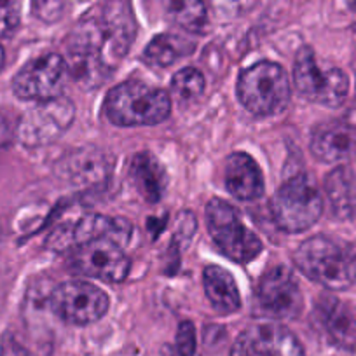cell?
I'll return each mask as SVG.
<instances>
[{
	"label": "cell",
	"instance_id": "obj_24",
	"mask_svg": "<svg viewBox=\"0 0 356 356\" xmlns=\"http://www.w3.org/2000/svg\"><path fill=\"white\" fill-rule=\"evenodd\" d=\"M171 91L175 97L182 102L196 100L204 91V77L200 70L193 67L182 68L173 75Z\"/></svg>",
	"mask_w": 356,
	"mask_h": 356
},
{
	"label": "cell",
	"instance_id": "obj_28",
	"mask_svg": "<svg viewBox=\"0 0 356 356\" xmlns=\"http://www.w3.org/2000/svg\"><path fill=\"white\" fill-rule=\"evenodd\" d=\"M213 8L225 16H239L253 8L255 0H210Z\"/></svg>",
	"mask_w": 356,
	"mask_h": 356
},
{
	"label": "cell",
	"instance_id": "obj_9",
	"mask_svg": "<svg viewBox=\"0 0 356 356\" xmlns=\"http://www.w3.org/2000/svg\"><path fill=\"white\" fill-rule=\"evenodd\" d=\"M108 296L88 282H67L58 285L49 297L51 311L72 325H89L108 311Z\"/></svg>",
	"mask_w": 356,
	"mask_h": 356
},
{
	"label": "cell",
	"instance_id": "obj_8",
	"mask_svg": "<svg viewBox=\"0 0 356 356\" xmlns=\"http://www.w3.org/2000/svg\"><path fill=\"white\" fill-rule=\"evenodd\" d=\"M68 67L63 56L44 54L29 61L13 79V91L22 100L47 102L61 97L68 79Z\"/></svg>",
	"mask_w": 356,
	"mask_h": 356
},
{
	"label": "cell",
	"instance_id": "obj_22",
	"mask_svg": "<svg viewBox=\"0 0 356 356\" xmlns=\"http://www.w3.org/2000/svg\"><path fill=\"white\" fill-rule=\"evenodd\" d=\"M194 49V44L187 42L186 39L177 35H170V33H164V35H157L147 44V47L143 49V61L150 67L157 68H166L170 65H173L178 58L186 56L191 51Z\"/></svg>",
	"mask_w": 356,
	"mask_h": 356
},
{
	"label": "cell",
	"instance_id": "obj_33",
	"mask_svg": "<svg viewBox=\"0 0 356 356\" xmlns=\"http://www.w3.org/2000/svg\"><path fill=\"white\" fill-rule=\"evenodd\" d=\"M348 6L353 9V11H356V0H348Z\"/></svg>",
	"mask_w": 356,
	"mask_h": 356
},
{
	"label": "cell",
	"instance_id": "obj_29",
	"mask_svg": "<svg viewBox=\"0 0 356 356\" xmlns=\"http://www.w3.org/2000/svg\"><path fill=\"white\" fill-rule=\"evenodd\" d=\"M0 356H32V353L18 341L16 335L8 332L0 339Z\"/></svg>",
	"mask_w": 356,
	"mask_h": 356
},
{
	"label": "cell",
	"instance_id": "obj_5",
	"mask_svg": "<svg viewBox=\"0 0 356 356\" xmlns=\"http://www.w3.org/2000/svg\"><path fill=\"white\" fill-rule=\"evenodd\" d=\"M273 218L282 231L296 234L307 231L323 213V197L306 175H297L280 187L271 203Z\"/></svg>",
	"mask_w": 356,
	"mask_h": 356
},
{
	"label": "cell",
	"instance_id": "obj_34",
	"mask_svg": "<svg viewBox=\"0 0 356 356\" xmlns=\"http://www.w3.org/2000/svg\"><path fill=\"white\" fill-rule=\"evenodd\" d=\"M2 238H4V234H2V224H0V245H2Z\"/></svg>",
	"mask_w": 356,
	"mask_h": 356
},
{
	"label": "cell",
	"instance_id": "obj_21",
	"mask_svg": "<svg viewBox=\"0 0 356 356\" xmlns=\"http://www.w3.org/2000/svg\"><path fill=\"white\" fill-rule=\"evenodd\" d=\"M328 201L337 218H351L356 215V175L349 168L339 166L325 180Z\"/></svg>",
	"mask_w": 356,
	"mask_h": 356
},
{
	"label": "cell",
	"instance_id": "obj_13",
	"mask_svg": "<svg viewBox=\"0 0 356 356\" xmlns=\"http://www.w3.org/2000/svg\"><path fill=\"white\" fill-rule=\"evenodd\" d=\"M74 115L75 107L68 98L58 97L40 102V107L30 112L19 124V138L30 147L53 142L70 128Z\"/></svg>",
	"mask_w": 356,
	"mask_h": 356
},
{
	"label": "cell",
	"instance_id": "obj_27",
	"mask_svg": "<svg viewBox=\"0 0 356 356\" xmlns=\"http://www.w3.org/2000/svg\"><path fill=\"white\" fill-rule=\"evenodd\" d=\"M175 348L178 356H194L196 355V330L191 321H182L178 325Z\"/></svg>",
	"mask_w": 356,
	"mask_h": 356
},
{
	"label": "cell",
	"instance_id": "obj_30",
	"mask_svg": "<svg viewBox=\"0 0 356 356\" xmlns=\"http://www.w3.org/2000/svg\"><path fill=\"white\" fill-rule=\"evenodd\" d=\"M231 356H257L248 334L239 335V339L234 342V346H232Z\"/></svg>",
	"mask_w": 356,
	"mask_h": 356
},
{
	"label": "cell",
	"instance_id": "obj_4",
	"mask_svg": "<svg viewBox=\"0 0 356 356\" xmlns=\"http://www.w3.org/2000/svg\"><path fill=\"white\" fill-rule=\"evenodd\" d=\"M293 260L307 278L330 290H344L355 282V259L325 236L306 239L296 250Z\"/></svg>",
	"mask_w": 356,
	"mask_h": 356
},
{
	"label": "cell",
	"instance_id": "obj_32",
	"mask_svg": "<svg viewBox=\"0 0 356 356\" xmlns=\"http://www.w3.org/2000/svg\"><path fill=\"white\" fill-rule=\"evenodd\" d=\"M2 67H4V49L0 47V70H2Z\"/></svg>",
	"mask_w": 356,
	"mask_h": 356
},
{
	"label": "cell",
	"instance_id": "obj_16",
	"mask_svg": "<svg viewBox=\"0 0 356 356\" xmlns=\"http://www.w3.org/2000/svg\"><path fill=\"white\" fill-rule=\"evenodd\" d=\"M225 187L241 201L257 200L264 194V177L259 164L245 152H234L225 161Z\"/></svg>",
	"mask_w": 356,
	"mask_h": 356
},
{
	"label": "cell",
	"instance_id": "obj_31",
	"mask_svg": "<svg viewBox=\"0 0 356 356\" xmlns=\"http://www.w3.org/2000/svg\"><path fill=\"white\" fill-rule=\"evenodd\" d=\"M13 136V128L11 122L4 118V115L0 114V147H4L6 143L9 142V138Z\"/></svg>",
	"mask_w": 356,
	"mask_h": 356
},
{
	"label": "cell",
	"instance_id": "obj_7",
	"mask_svg": "<svg viewBox=\"0 0 356 356\" xmlns=\"http://www.w3.org/2000/svg\"><path fill=\"white\" fill-rule=\"evenodd\" d=\"M293 82L306 100L313 104L339 107L348 98L349 81L341 68L318 67L314 54L309 47H302L297 53L293 63Z\"/></svg>",
	"mask_w": 356,
	"mask_h": 356
},
{
	"label": "cell",
	"instance_id": "obj_15",
	"mask_svg": "<svg viewBox=\"0 0 356 356\" xmlns=\"http://www.w3.org/2000/svg\"><path fill=\"white\" fill-rule=\"evenodd\" d=\"M318 321L328 341L337 348L353 351L356 348V316L335 297H323L316 306Z\"/></svg>",
	"mask_w": 356,
	"mask_h": 356
},
{
	"label": "cell",
	"instance_id": "obj_6",
	"mask_svg": "<svg viewBox=\"0 0 356 356\" xmlns=\"http://www.w3.org/2000/svg\"><path fill=\"white\" fill-rule=\"evenodd\" d=\"M207 222L211 238L225 257L246 264L260 255L262 241L239 218L238 211L220 197L207 204Z\"/></svg>",
	"mask_w": 356,
	"mask_h": 356
},
{
	"label": "cell",
	"instance_id": "obj_3",
	"mask_svg": "<svg viewBox=\"0 0 356 356\" xmlns=\"http://www.w3.org/2000/svg\"><path fill=\"white\" fill-rule=\"evenodd\" d=\"M290 97L289 74L275 61H260L239 75L238 98L252 114H280L290 104Z\"/></svg>",
	"mask_w": 356,
	"mask_h": 356
},
{
	"label": "cell",
	"instance_id": "obj_10",
	"mask_svg": "<svg viewBox=\"0 0 356 356\" xmlns=\"http://www.w3.org/2000/svg\"><path fill=\"white\" fill-rule=\"evenodd\" d=\"M133 236V225L126 218H112L107 215H86L74 224L61 225L53 232L47 245L51 250H65L70 246H82L95 239L107 238L124 248Z\"/></svg>",
	"mask_w": 356,
	"mask_h": 356
},
{
	"label": "cell",
	"instance_id": "obj_2",
	"mask_svg": "<svg viewBox=\"0 0 356 356\" xmlns=\"http://www.w3.org/2000/svg\"><path fill=\"white\" fill-rule=\"evenodd\" d=\"M105 115L115 126H154L168 119L171 98L166 91L140 81H126L105 98Z\"/></svg>",
	"mask_w": 356,
	"mask_h": 356
},
{
	"label": "cell",
	"instance_id": "obj_11",
	"mask_svg": "<svg viewBox=\"0 0 356 356\" xmlns=\"http://www.w3.org/2000/svg\"><path fill=\"white\" fill-rule=\"evenodd\" d=\"M74 267L79 273L107 283H121L131 269L129 257L122 246L112 239L102 238L79 246L75 252Z\"/></svg>",
	"mask_w": 356,
	"mask_h": 356
},
{
	"label": "cell",
	"instance_id": "obj_26",
	"mask_svg": "<svg viewBox=\"0 0 356 356\" xmlns=\"http://www.w3.org/2000/svg\"><path fill=\"white\" fill-rule=\"evenodd\" d=\"M65 13V0H32V15L44 23L60 22Z\"/></svg>",
	"mask_w": 356,
	"mask_h": 356
},
{
	"label": "cell",
	"instance_id": "obj_20",
	"mask_svg": "<svg viewBox=\"0 0 356 356\" xmlns=\"http://www.w3.org/2000/svg\"><path fill=\"white\" fill-rule=\"evenodd\" d=\"M204 292L211 306L222 314H231L241 307L238 285L231 273L220 266H208L203 271Z\"/></svg>",
	"mask_w": 356,
	"mask_h": 356
},
{
	"label": "cell",
	"instance_id": "obj_19",
	"mask_svg": "<svg viewBox=\"0 0 356 356\" xmlns=\"http://www.w3.org/2000/svg\"><path fill=\"white\" fill-rule=\"evenodd\" d=\"M246 334L257 356H306L299 339L283 325L262 323Z\"/></svg>",
	"mask_w": 356,
	"mask_h": 356
},
{
	"label": "cell",
	"instance_id": "obj_12",
	"mask_svg": "<svg viewBox=\"0 0 356 356\" xmlns=\"http://www.w3.org/2000/svg\"><path fill=\"white\" fill-rule=\"evenodd\" d=\"M302 293L292 273L283 266H276L260 280L257 290V306L264 316L296 318L302 309Z\"/></svg>",
	"mask_w": 356,
	"mask_h": 356
},
{
	"label": "cell",
	"instance_id": "obj_1",
	"mask_svg": "<svg viewBox=\"0 0 356 356\" xmlns=\"http://www.w3.org/2000/svg\"><path fill=\"white\" fill-rule=\"evenodd\" d=\"M136 30L128 0H105L98 13L82 18L68 35V74L81 88H100L128 54Z\"/></svg>",
	"mask_w": 356,
	"mask_h": 356
},
{
	"label": "cell",
	"instance_id": "obj_14",
	"mask_svg": "<svg viewBox=\"0 0 356 356\" xmlns=\"http://www.w3.org/2000/svg\"><path fill=\"white\" fill-rule=\"evenodd\" d=\"M56 171L74 186H97L107 180L111 159L98 149H79L58 163Z\"/></svg>",
	"mask_w": 356,
	"mask_h": 356
},
{
	"label": "cell",
	"instance_id": "obj_35",
	"mask_svg": "<svg viewBox=\"0 0 356 356\" xmlns=\"http://www.w3.org/2000/svg\"><path fill=\"white\" fill-rule=\"evenodd\" d=\"M355 266H356V255H355Z\"/></svg>",
	"mask_w": 356,
	"mask_h": 356
},
{
	"label": "cell",
	"instance_id": "obj_23",
	"mask_svg": "<svg viewBox=\"0 0 356 356\" xmlns=\"http://www.w3.org/2000/svg\"><path fill=\"white\" fill-rule=\"evenodd\" d=\"M164 13L170 22L187 32L201 33L207 29L208 11L204 0H164Z\"/></svg>",
	"mask_w": 356,
	"mask_h": 356
},
{
	"label": "cell",
	"instance_id": "obj_17",
	"mask_svg": "<svg viewBox=\"0 0 356 356\" xmlns=\"http://www.w3.org/2000/svg\"><path fill=\"white\" fill-rule=\"evenodd\" d=\"M356 145V135L342 122L320 126L311 138V152L323 163H341L348 159Z\"/></svg>",
	"mask_w": 356,
	"mask_h": 356
},
{
	"label": "cell",
	"instance_id": "obj_18",
	"mask_svg": "<svg viewBox=\"0 0 356 356\" xmlns=\"http://www.w3.org/2000/svg\"><path fill=\"white\" fill-rule=\"evenodd\" d=\"M129 178L136 193L147 203H159L166 189V171L152 154L138 152L133 156L129 164Z\"/></svg>",
	"mask_w": 356,
	"mask_h": 356
},
{
	"label": "cell",
	"instance_id": "obj_36",
	"mask_svg": "<svg viewBox=\"0 0 356 356\" xmlns=\"http://www.w3.org/2000/svg\"><path fill=\"white\" fill-rule=\"evenodd\" d=\"M355 32H356V23H355Z\"/></svg>",
	"mask_w": 356,
	"mask_h": 356
},
{
	"label": "cell",
	"instance_id": "obj_25",
	"mask_svg": "<svg viewBox=\"0 0 356 356\" xmlns=\"http://www.w3.org/2000/svg\"><path fill=\"white\" fill-rule=\"evenodd\" d=\"M22 0H0V39H8L19 25Z\"/></svg>",
	"mask_w": 356,
	"mask_h": 356
}]
</instances>
